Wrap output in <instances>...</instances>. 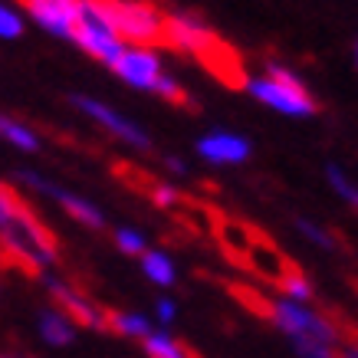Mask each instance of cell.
Segmentation results:
<instances>
[{
    "instance_id": "obj_1",
    "label": "cell",
    "mask_w": 358,
    "mask_h": 358,
    "mask_svg": "<svg viewBox=\"0 0 358 358\" xmlns=\"http://www.w3.org/2000/svg\"><path fill=\"white\" fill-rule=\"evenodd\" d=\"M86 7L122 43H135L138 50L164 46V10L155 0H86Z\"/></svg>"
},
{
    "instance_id": "obj_2",
    "label": "cell",
    "mask_w": 358,
    "mask_h": 358,
    "mask_svg": "<svg viewBox=\"0 0 358 358\" xmlns=\"http://www.w3.org/2000/svg\"><path fill=\"white\" fill-rule=\"evenodd\" d=\"M266 319L286 338H319V342H329V345L338 342V329L326 315L313 313V309H306L303 303H293V299H270Z\"/></svg>"
},
{
    "instance_id": "obj_3",
    "label": "cell",
    "mask_w": 358,
    "mask_h": 358,
    "mask_svg": "<svg viewBox=\"0 0 358 358\" xmlns=\"http://www.w3.org/2000/svg\"><path fill=\"white\" fill-rule=\"evenodd\" d=\"M43 282H46V293H50V299L56 306V313L63 315L66 322L106 332V306H96L83 289H76V286H69L63 280H43Z\"/></svg>"
},
{
    "instance_id": "obj_4",
    "label": "cell",
    "mask_w": 358,
    "mask_h": 358,
    "mask_svg": "<svg viewBox=\"0 0 358 358\" xmlns=\"http://www.w3.org/2000/svg\"><path fill=\"white\" fill-rule=\"evenodd\" d=\"M69 40H73L76 46H83L89 56H96L99 63H106V66L115 63V59L122 56V50H125L119 36H115V33H112L109 27L86 7V0H83V13L76 17L73 30H69Z\"/></svg>"
},
{
    "instance_id": "obj_5",
    "label": "cell",
    "mask_w": 358,
    "mask_h": 358,
    "mask_svg": "<svg viewBox=\"0 0 358 358\" xmlns=\"http://www.w3.org/2000/svg\"><path fill=\"white\" fill-rule=\"evenodd\" d=\"M243 89H247L257 102L282 112V115H299V119H303V115H315V102H313V96L306 92V86H282V83H273V79L260 76V79H247Z\"/></svg>"
},
{
    "instance_id": "obj_6",
    "label": "cell",
    "mask_w": 358,
    "mask_h": 358,
    "mask_svg": "<svg viewBox=\"0 0 358 358\" xmlns=\"http://www.w3.org/2000/svg\"><path fill=\"white\" fill-rule=\"evenodd\" d=\"M214 36L217 33L210 30L197 13H185V10L164 13V46H171L178 53H191L197 59L210 46Z\"/></svg>"
},
{
    "instance_id": "obj_7",
    "label": "cell",
    "mask_w": 358,
    "mask_h": 358,
    "mask_svg": "<svg viewBox=\"0 0 358 358\" xmlns=\"http://www.w3.org/2000/svg\"><path fill=\"white\" fill-rule=\"evenodd\" d=\"M73 106H76L79 112H86L92 122H99L109 135H115L119 141L131 145V148H141V152H148V148H152V138H148L135 122L122 119L119 112L109 109V106H102V102H96V99H89V96H73Z\"/></svg>"
},
{
    "instance_id": "obj_8",
    "label": "cell",
    "mask_w": 358,
    "mask_h": 358,
    "mask_svg": "<svg viewBox=\"0 0 358 358\" xmlns=\"http://www.w3.org/2000/svg\"><path fill=\"white\" fill-rule=\"evenodd\" d=\"M112 73H115L119 79H125L129 86L148 89V92H155L158 79L164 76L158 53H152V50H138V46H135V50H122V56L112 63Z\"/></svg>"
},
{
    "instance_id": "obj_9",
    "label": "cell",
    "mask_w": 358,
    "mask_h": 358,
    "mask_svg": "<svg viewBox=\"0 0 358 358\" xmlns=\"http://www.w3.org/2000/svg\"><path fill=\"white\" fill-rule=\"evenodd\" d=\"M23 10H30V17L43 30L56 33V36H69L76 17L83 13V0H17Z\"/></svg>"
},
{
    "instance_id": "obj_10",
    "label": "cell",
    "mask_w": 358,
    "mask_h": 358,
    "mask_svg": "<svg viewBox=\"0 0 358 358\" xmlns=\"http://www.w3.org/2000/svg\"><path fill=\"white\" fill-rule=\"evenodd\" d=\"M23 181L30 187H36L40 194H46V197H53V201H59V207H63L69 217L76 220V224H83V227H89V230H102L106 227V217L99 214V207L96 204H89V201H83V197H76V194H66L63 187H56V185H50V181H43L40 174H30V171H23L20 174Z\"/></svg>"
},
{
    "instance_id": "obj_11",
    "label": "cell",
    "mask_w": 358,
    "mask_h": 358,
    "mask_svg": "<svg viewBox=\"0 0 358 358\" xmlns=\"http://www.w3.org/2000/svg\"><path fill=\"white\" fill-rule=\"evenodd\" d=\"M250 141L234 131H210L197 141V155L210 164H240L250 158Z\"/></svg>"
},
{
    "instance_id": "obj_12",
    "label": "cell",
    "mask_w": 358,
    "mask_h": 358,
    "mask_svg": "<svg viewBox=\"0 0 358 358\" xmlns=\"http://www.w3.org/2000/svg\"><path fill=\"white\" fill-rule=\"evenodd\" d=\"M247 266L253 273H260L263 280H270V282H276L280 286L282 280H286V273L293 270V263L282 257L280 250L273 247L270 240H263L260 234L253 237V247H250V257H247Z\"/></svg>"
},
{
    "instance_id": "obj_13",
    "label": "cell",
    "mask_w": 358,
    "mask_h": 358,
    "mask_svg": "<svg viewBox=\"0 0 358 358\" xmlns=\"http://www.w3.org/2000/svg\"><path fill=\"white\" fill-rule=\"evenodd\" d=\"M0 273H7V276L13 273V276H23V280H46L43 266L3 234H0Z\"/></svg>"
},
{
    "instance_id": "obj_14",
    "label": "cell",
    "mask_w": 358,
    "mask_h": 358,
    "mask_svg": "<svg viewBox=\"0 0 358 358\" xmlns=\"http://www.w3.org/2000/svg\"><path fill=\"white\" fill-rule=\"evenodd\" d=\"M106 332L122 338H148L152 322L138 313H122V309H106Z\"/></svg>"
},
{
    "instance_id": "obj_15",
    "label": "cell",
    "mask_w": 358,
    "mask_h": 358,
    "mask_svg": "<svg viewBox=\"0 0 358 358\" xmlns=\"http://www.w3.org/2000/svg\"><path fill=\"white\" fill-rule=\"evenodd\" d=\"M141 348L148 358H201L187 342L171 338L168 332H152L148 338H141Z\"/></svg>"
},
{
    "instance_id": "obj_16",
    "label": "cell",
    "mask_w": 358,
    "mask_h": 358,
    "mask_svg": "<svg viewBox=\"0 0 358 358\" xmlns=\"http://www.w3.org/2000/svg\"><path fill=\"white\" fill-rule=\"evenodd\" d=\"M40 336H43L50 345L63 348V345H73L76 332H73V326H69L56 309H43V313H40Z\"/></svg>"
},
{
    "instance_id": "obj_17",
    "label": "cell",
    "mask_w": 358,
    "mask_h": 358,
    "mask_svg": "<svg viewBox=\"0 0 358 358\" xmlns=\"http://www.w3.org/2000/svg\"><path fill=\"white\" fill-rule=\"evenodd\" d=\"M141 270H145V276L152 282H158V286H174V263L162 250H145V253H141Z\"/></svg>"
},
{
    "instance_id": "obj_18",
    "label": "cell",
    "mask_w": 358,
    "mask_h": 358,
    "mask_svg": "<svg viewBox=\"0 0 358 358\" xmlns=\"http://www.w3.org/2000/svg\"><path fill=\"white\" fill-rule=\"evenodd\" d=\"M0 138H7L10 145H17L20 152H36V148H40L36 135H33L27 125H20L17 119H7V115H0Z\"/></svg>"
},
{
    "instance_id": "obj_19",
    "label": "cell",
    "mask_w": 358,
    "mask_h": 358,
    "mask_svg": "<svg viewBox=\"0 0 358 358\" xmlns=\"http://www.w3.org/2000/svg\"><path fill=\"white\" fill-rule=\"evenodd\" d=\"M280 289L286 296H289V299H293V303H309V299H313L315 296V289H313V282H309V276H306L303 270H299V266H293V270L286 273V280L280 282Z\"/></svg>"
},
{
    "instance_id": "obj_20",
    "label": "cell",
    "mask_w": 358,
    "mask_h": 358,
    "mask_svg": "<svg viewBox=\"0 0 358 358\" xmlns=\"http://www.w3.org/2000/svg\"><path fill=\"white\" fill-rule=\"evenodd\" d=\"M326 178H329V187H332V191H336V194L342 197L348 207H355V210H358V185H355V181H352V178H348L338 164H329Z\"/></svg>"
},
{
    "instance_id": "obj_21",
    "label": "cell",
    "mask_w": 358,
    "mask_h": 358,
    "mask_svg": "<svg viewBox=\"0 0 358 358\" xmlns=\"http://www.w3.org/2000/svg\"><path fill=\"white\" fill-rule=\"evenodd\" d=\"M296 230H299V234H303L309 243H315L319 250H332V247H336V237H332L329 230H322L319 224H313V220L299 217V220H296Z\"/></svg>"
},
{
    "instance_id": "obj_22",
    "label": "cell",
    "mask_w": 358,
    "mask_h": 358,
    "mask_svg": "<svg viewBox=\"0 0 358 358\" xmlns=\"http://www.w3.org/2000/svg\"><path fill=\"white\" fill-rule=\"evenodd\" d=\"M155 96H162L164 102H171V106H191V102H187L185 86H181L178 79H171L168 73L158 79V86H155Z\"/></svg>"
},
{
    "instance_id": "obj_23",
    "label": "cell",
    "mask_w": 358,
    "mask_h": 358,
    "mask_svg": "<svg viewBox=\"0 0 358 358\" xmlns=\"http://www.w3.org/2000/svg\"><path fill=\"white\" fill-rule=\"evenodd\" d=\"M115 247L122 250V253H129V257H141L145 253V237H141L138 230H131V227H119L115 230Z\"/></svg>"
},
{
    "instance_id": "obj_24",
    "label": "cell",
    "mask_w": 358,
    "mask_h": 358,
    "mask_svg": "<svg viewBox=\"0 0 358 358\" xmlns=\"http://www.w3.org/2000/svg\"><path fill=\"white\" fill-rule=\"evenodd\" d=\"M148 201H152L155 207H174L178 201H181V191L174 185H164V181H155V187L148 191Z\"/></svg>"
},
{
    "instance_id": "obj_25",
    "label": "cell",
    "mask_w": 358,
    "mask_h": 358,
    "mask_svg": "<svg viewBox=\"0 0 358 358\" xmlns=\"http://www.w3.org/2000/svg\"><path fill=\"white\" fill-rule=\"evenodd\" d=\"M23 33V23L17 13H10L7 7H0V36H7V40H17Z\"/></svg>"
},
{
    "instance_id": "obj_26",
    "label": "cell",
    "mask_w": 358,
    "mask_h": 358,
    "mask_svg": "<svg viewBox=\"0 0 358 358\" xmlns=\"http://www.w3.org/2000/svg\"><path fill=\"white\" fill-rule=\"evenodd\" d=\"M155 309H158V319H162L164 326H168V322H174V313H178V309H174L171 299H158V306H155Z\"/></svg>"
},
{
    "instance_id": "obj_27",
    "label": "cell",
    "mask_w": 358,
    "mask_h": 358,
    "mask_svg": "<svg viewBox=\"0 0 358 358\" xmlns=\"http://www.w3.org/2000/svg\"><path fill=\"white\" fill-rule=\"evenodd\" d=\"M0 358H33L30 352H20V348H3L0 345Z\"/></svg>"
},
{
    "instance_id": "obj_28",
    "label": "cell",
    "mask_w": 358,
    "mask_h": 358,
    "mask_svg": "<svg viewBox=\"0 0 358 358\" xmlns=\"http://www.w3.org/2000/svg\"><path fill=\"white\" fill-rule=\"evenodd\" d=\"M168 168H171L174 174H187V164L181 162V158H168Z\"/></svg>"
},
{
    "instance_id": "obj_29",
    "label": "cell",
    "mask_w": 358,
    "mask_h": 358,
    "mask_svg": "<svg viewBox=\"0 0 358 358\" xmlns=\"http://www.w3.org/2000/svg\"><path fill=\"white\" fill-rule=\"evenodd\" d=\"M348 348H355V352H358V332H352V342H348Z\"/></svg>"
},
{
    "instance_id": "obj_30",
    "label": "cell",
    "mask_w": 358,
    "mask_h": 358,
    "mask_svg": "<svg viewBox=\"0 0 358 358\" xmlns=\"http://www.w3.org/2000/svg\"><path fill=\"white\" fill-rule=\"evenodd\" d=\"M355 66H358V43H355Z\"/></svg>"
}]
</instances>
